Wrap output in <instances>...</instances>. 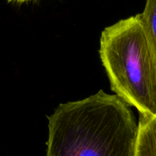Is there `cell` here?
<instances>
[{
  "instance_id": "277c9868",
  "label": "cell",
  "mask_w": 156,
  "mask_h": 156,
  "mask_svg": "<svg viewBox=\"0 0 156 156\" xmlns=\"http://www.w3.org/2000/svg\"><path fill=\"white\" fill-rule=\"evenodd\" d=\"M140 15L156 55V0H146L144 10Z\"/></svg>"
},
{
  "instance_id": "5b68a950",
  "label": "cell",
  "mask_w": 156,
  "mask_h": 156,
  "mask_svg": "<svg viewBox=\"0 0 156 156\" xmlns=\"http://www.w3.org/2000/svg\"><path fill=\"white\" fill-rule=\"evenodd\" d=\"M27 1H31V0H7L8 2H16V3H23Z\"/></svg>"
},
{
  "instance_id": "7a4b0ae2",
  "label": "cell",
  "mask_w": 156,
  "mask_h": 156,
  "mask_svg": "<svg viewBox=\"0 0 156 156\" xmlns=\"http://www.w3.org/2000/svg\"><path fill=\"white\" fill-rule=\"evenodd\" d=\"M99 53L116 95L140 115H156V55L140 14L105 28Z\"/></svg>"
},
{
  "instance_id": "3957f363",
  "label": "cell",
  "mask_w": 156,
  "mask_h": 156,
  "mask_svg": "<svg viewBox=\"0 0 156 156\" xmlns=\"http://www.w3.org/2000/svg\"><path fill=\"white\" fill-rule=\"evenodd\" d=\"M135 156H156V115H140Z\"/></svg>"
},
{
  "instance_id": "6da1fadb",
  "label": "cell",
  "mask_w": 156,
  "mask_h": 156,
  "mask_svg": "<svg viewBox=\"0 0 156 156\" xmlns=\"http://www.w3.org/2000/svg\"><path fill=\"white\" fill-rule=\"evenodd\" d=\"M47 156H135L139 127L129 105L101 90L48 117Z\"/></svg>"
}]
</instances>
